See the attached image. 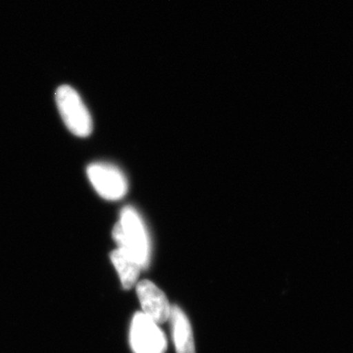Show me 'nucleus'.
Masks as SVG:
<instances>
[{"mask_svg": "<svg viewBox=\"0 0 353 353\" xmlns=\"http://www.w3.org/2000/svg\"><path fill=\"white\" fill-rule=\"evenodd\" d=\"M170 322L172 340L176 353H196L194 333L189 318L178 305L171 306Z\"/></svg>", "mask_w": 353, "mask_h": 353, "instance_id": "nucleus-6", "label": "nucleus"}, {"mask_svg": "<svg viewBox=\"0 0 353 353\" xmlns=\"http://www.w3.org/2000/svg\"><path fill=\"white\" fill-rule=\"evenodd\" d=\"M88 178L97 194L108 201H119L127 194L126 176L113 165L94 163L88 167Z\"/></svg>", "mask_w": 353, "mask_h": 353, "instance_id": "nucleus-4", "label": "nucleus"}, {"mask_svg": "<svg viewBox=\"0 0 353 353\" xmlns=\"http://www.w3.org/2000/svg\"><path fill=\"white\" fill-rule=\"evenodd\" d=\"M55 99L58 111L69 131L80 138L90 136L92 131V116L75 88L60 85Z\"/></svg>", "mask_w": 353, "mask_h": 353, "instance_id": "nucleus-2", "label": "nucleus"}, {"mask_svg": "<svg viewBox=\"0 0 353 353\" xmlns=\"http://www.w3.org/2000/svg\"><path fill=\"white\" fill-rule=\"evenodd\" d=\"M129 339L134 353H166L167 339L163 331L141 311L132 317Z\"/></svg>", "mask_w": 353, "mask_h": 353, "instance_id": "nucleus-3", "label": "nucleus"}, {"mask_svg": "<svg viewBox=\"0 0 353 353\" xmlns=\"http://www.w3.org/2000/svg\"><path fill=\"white\" fill-rule=\"evenodd\" d=\"M137 294L141 306V312L158 325L168 321L171 304L163 292L148 280L137 285Z\"/></svg>", "mask_w": 353, "mask_h": 353, "instance_id": "nucleus-5", "label": "nucleus"}, {"mask_svg": "<svg viewBox=\"0 0 353 353\" xmlns=\"http://www.w3.org/2000/svg\"><path fill=\"white\" fill-rule=\"evenodd\" d=\"M112 236L118 248L126 250L141 268L150 260V241L148 230L138 211L127 206L121 211L120 220L113 228Z\"/></svg>", "mask_w": 353, "mask_h": 353, "instance_id": "nucleus-1", "label": "nucleus"}, {"mask_svg": "<svg viewBox=\"0 0 353 353\" xmlns=\"http://www.w3.org/2000/svg\"><path fill=\"white\" fill-rule=\"evenodd\" d=\"M111 261L119 275L123 288L125 290L132 289L137 284L139 273L143 270L141 265L121 248H116L111 253Z\"/></svg>", "mask_w": 353, "mask_h": 353, "instance_id": "nucleus-7", "label": "nucleus"}]
</instances>
